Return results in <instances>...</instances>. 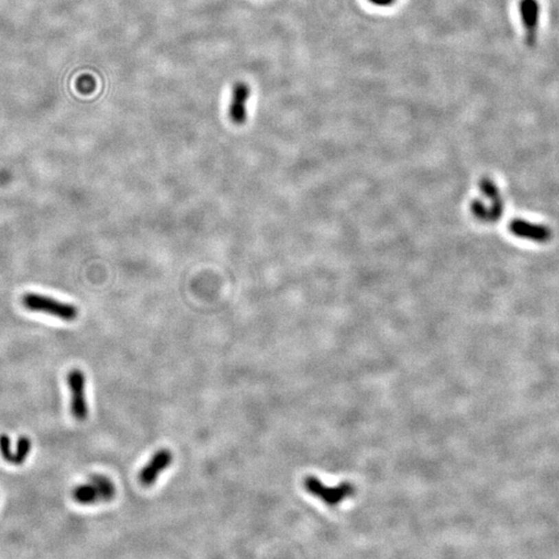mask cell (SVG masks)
<instances>
[{
	"mask_svg": "<svg viewBox=\"0 0 559 559\" xmlns=\"http://www.w3.org/2000/svg\"><path fill=\"white\" fill-rule=\"evenodd\" d=\"M67 383L72 393L71 412L78 421H85L89 416V406L85 397V374L78 369H74L67 375Z\"/></svg>",
	"mask_w": 559,
	"mask_h": 559,
	"instance_id": "cell-4",
	"label": "cell"
},
{
	"mask_svg": "<svg viewBox=\"0 0 559 559\" xmlns=\"http://www.w3.org/2000/svg\"><path fill=\"white\" fill-rule=\"evenodd\" d=\"M252 95V89L248 83L244 81L236 82L232 87L230 97L228 115L230 120L236 126H242L248 118V102Z\"/></svg>",
	"mask_w": 559,
	"mask_h": 559,
	"instance_id": "cell-5",
	"label": "cell"
},
{
	"mask_svg": "<svg viewBox=\"0 0 559 559\" xmlns=\"http://www.w3.org/2000/svg\"><path fill=\"white\" fill-rule=\"evenodd\" d=\"M304 486L310 494L318 497L330 507L339 505L345 499L352 497L356 492V488L352 483H343L336 487H328L315 477H306Z\"/></svg>",
	"mask_w": 559,
	"mask_h": 559,
	"instance_id": "cell-3",
	"label": "cell"
},
{
	"mask_svg": "<svg viewBox=\"0 0 559 559\" xmlns=\"http://www.w3.org/2000/svg\"><path fill=\"white\" fill-rule=\"evenodd\" d=\"M372 5H376V7H389V5H393L395 3L396 0H369Z\"/></svg>",
	"mask_w": 559,
	"mask_h": 559,
	"instance_id": "cell-12",
	"label": "cell"
},
{
	"mask_svg": "<svg viewBox=\"0 0 559 559\" xmlns=\"http://www.w3.org/2000/svg\"><path fill=\"white\" fill-rule=\"evenodd\" d=\"M77 89L81 93L89 95L95 89V80L91 75H83L77 81Z\"/></svg>",
	"mask_w": 559,
	"mask_h": 559,
	"instance_id": "cell-10",
	"label": "cell"
},
{
	"mask_svg": "<svg viewBox=\"0 0 559 559\" xmlns=\"http://www.w3.org/2000/svg\"><path fill=\"white\" fill-rule=\"evenodd\" d=\"M30 450H32V440L26 437V436L20 437L17 442V450H16V453L14 454L13 463H12V464H23L28 455H30Z\"/></svg>",
	"mask_w": 559,
	"mask_h": 559,
	"instance_id": "cell-9",
	"label": "cell"
},
{
	"mask_svg": "<svg viewBox=\"0 0 559 559\" xmlns=\"http://www.w3.org/2000/svg\"><path fill=\"white\" fill-rule=\"evenodd\" d=\"M22 304L30 311L48 314L65 321H73L78 317V309L75 306L38 293H26L22 297Z\"/></svg>",
	"mask_w": 559,
	"mask_h": 559,
	"instance_id": "cell-2",
	"label": "cell"
},
{
	"mask_svg": "<svg viewBox=\"0 0 559 559\" xmlns=\"http://www.w3.org/2000/svg\"><path fill=\"white\" fill-rule=\"evenodd\" d=\"M510 230L514 236L532 242H545L551 238V231L548 227L524 220L518 219L512 221L510 224Z\"/></svg>",
	"mask_w": 559,
	"mask_h": 559,
	"instance_id": "cell-8",
	"label": "cell"
},
{
	"mask_svg": "<svg viewBox=\"0 0 559 559\" xmlns=\"http://www.w3.org/2000/svg\"><path fill=\"white\" fill-rule=\"evenodd\" d=\"M519 14L525 30L526 42L534 46L540 25V7L538 0H520Z\"/></svg>",
	"mask_w": 559,
	"mask_h": 559,
	"instance_id": "cell-6",
	"label": "cell"
},
{
	"mask_svg": "<svg viewBox=\"0 0 559 559\" xmlns=\"http://www.w3.org/2000/svg\"><path fill=\"white\" fill-rule=\"evenodd\" d=\"M116 489L109 477L102 475H93L89 483L78 486L72 492L73 499L80 505H95L107 503L115 497Z\"/></svg>",
	"mask_w": 559,
	"mask_h": 559,
	"instance_id": "cell-1",
	"label": "cell"
},
{
	"mask_svg": "<svg viewBox=\"0 0 559 559\" xmlns=\"http://www.w3.org/2000/svg\"><path fill=\"white\" fill-rule=\"evenodd\" d=\"M0 454L7 462L13 463L14 453L12 452L11 440L7 434L0 435Z\"/></svg>",
	"mask_w": 559,
	"mask_h": 559,
	"instance_id": "cell-11",
	"label": "cell"
},
{
	"mask_svg": "<svg viewBox=\"0 0 559 559\" xmlns=\"http://www.w3.org/2000/svg\"><path fill=\"white\" fill-rule=\"evenodd\" d=\"M172 460L173 455L170 450L167 448L158 450L139 472V481L144 487H152L159 479V475L170 466Z\"/></svg>",
	"mask_w": 559,
	"mask_h": 559,
	"instance_id": "cell-7",
	"label": "cell"
}]
</instances>
